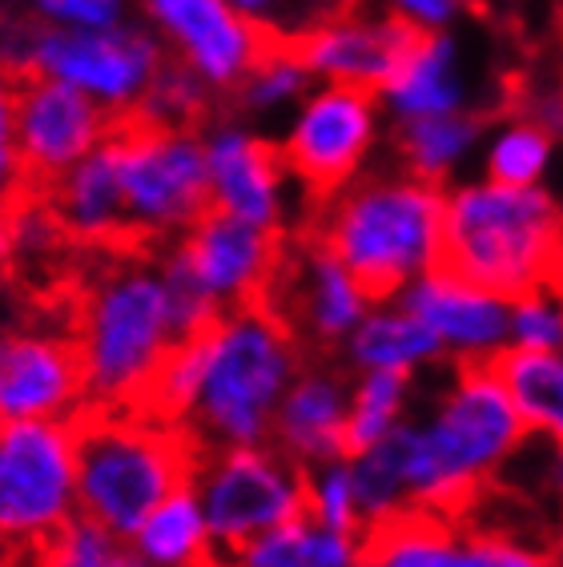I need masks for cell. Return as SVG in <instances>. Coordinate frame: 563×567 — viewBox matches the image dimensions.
<instances>
[{
    "instance_id": "obj_29",
    "label": "cell",
    "mask_w": 563,
    "mask_h": 567,
    "mask_svg": "<svg viewBox=\"0 0 563 567\" xmlns=\"http://www.w3.org/2000/svg\"><path fill=\"white\" fill-rule=\"evenodd\" d=\"M555 162H560V142L528 113H503L483 130L479 177H491L503 186H547Z\"/></svg>"
},
{
    "instance_id": "obj_26",
    "label": "cell",
    "mask_w": 563,
    "mask_h": 567,
    "mask_svg": "<svg viewBox=\"0 0 563 567\" xmlns=\"http://www.w3.org/2000/svg\"><path fill=\"white\" fill-rule=\"evenodd\" d=\"M130 556L145 567H214L217 547L194 483L165 495L125 539Z\"/></svg>"
},
{
    "instance_id": "obj_44",
    "label": "cell",
    "mask_w": 563,
    "mask_h": 567,
    "mask_svg": "<svg viewBox=\"0 0 563 567\" xmlns=\"http://www.w3.org/2000/svg\"><path fill=\"white\" fill-rule=\"evenodd\" d=\"M552 4H555V9H560V12H563V0H552Z\"/></svg>"
},
{
    "instance_id": "obj_40",
    "label": "cell",
    "mask_w": 563,
    "mask_h": 567,
    "mask_svg": "<svg viewBox=\"0 0 563 567\" xmlns=\"http://www.w3.org/2000/svg\"><path fill=\"white\" fill-rule=\"evenodd\" d=\"M547 447V443H543ZM540 487L552 495L555 503L563 507V447H547L543 451V475H540Z\"/></svg>"
},
{
    "instance_id": "obj_8",
    "label": "cell",
    "mask_w": 563,
    "mask_h": 567,
    "mask_svg": "<svg viewBox=\"0 0 563 567\" xmlns=\"http://www.w3.org/2000/svg\"><path fill=\"white\" fill-rule=\"evenodd\" d=\"M282 250L286 246L278 234H266L217 209H206L182 238L157 250L185 339L226 310L270 302Z\"/></svg>"
},
{
    "instance_id": "obj_15",
    "label": "cell",
    "mask_w": 563,
    "mask_h": 567,
    "mask_svg": "<svg viewBox=\"0 0 563 567\" xmlns=\"http://www.w3.org/2000/svg\"><path fill=\"white\" fill-rule=\"evenodd\" d=\"M85 411V374L69 330L0 327V423H76Z\"/></svg>"
},
{
    "instance_id": "obj_9",
    "label": "cell",
    "mask_w": 563,
    "mask_h": 567,
    "mask_svg": "<svg viewBox=\"0 0 563 567\" xmlns=\"http://www.w3.org/2000/svg\"><path fill=\"white\" fill-rule=\"evenodd\" d=\"M117 162L130 246L165 250L209 209L202 130H170L150 121H117L109 137Z\"/></svg>"
},
{
    "instance_id": "obj_39",
    "label": "cell",
    "mask_w": 563,
    "mask_h": 567,
    "mask_svg": "<svg viewBox=\"0 0 563 567\" xmlns=\"http://www.w3.org/2000/svg\"><path fill=\"white\" fill-rule=\"evenodd\" d=\"M520 113H528L535 125L552 133L555 142H563V85H540L531 89L520 101Z\"/></svg>"
},
{
    "instance_id": "obj_41",
    "label": "cell",
    "mask_w": 563,
    "mask_h": 567,
    "mask_svg": "<svg viewBox=\"0 0 563 567\" xmlns=\"http://www.w3.org/2000/svg\"><path fill=\"white\" fill-rule=\"evenodd\" d=\"M226 4L234 12H242L246 21L262 24V29H274V17L282 12V4H286V0H226Z\"/></svg>"
},
{
    "instance_id": "obj_34",
    "label": "cell",
    "mask_w": 563,
    "mask_h": 567,
    "mask_svg": "<svg viewBox=\"0 0 563 567\" xmlns=\"http://www.w3.org/2000/svg\"><path fill=\"white\" fill-rule=\"evenodd\" d=\"M508 350H563V278L511 298Z\"/></svg>"
},
{
    "instance_id": "obj_19",
    "label": "cell",
    "mask_w": 563,
    "mask_h": 567,
    "mask_svg": "<svg viewBox=\"0 0 563 567\" xmlns=\"http://www.w3.org/2000/svg\"><path fill=\"white\" fill-rule=\"evenodd\" d=\"M399 298L434 334L447 367H495L508 354L511 298L471 282L451 266H434Z\"/></svg>"
},
{
    "instance_id": "obj_32",
    "label": "cell",
    "mask_w": 563,
    "mask_h": 567,
    "mask_svg": "<svg viewBox=\"0 0 563 567\" xmlns=\"http://www.w3.org/2000/svg\"><path fill=\"white\" fill-rule=\"evenodd\" d=\"M209 105H214V93L190 69L165 61L141 101L137 121L170 125V130H202L209 121Z\"/></svg>"
},
{
    "instance_id": "obj_42",
    "label": "cell",
    "mask_w": 563,
    "mask_h": 567,
    "mask_svg": "<svg viewBox=\"0 0 563 567\" xmlns=\"http://www.w3.org/2000/svg\"><path fill=\"white\" fill-rule=\"evenodd\" d=\"M12 262V221H9V206H0V274Z\"/></svg>"
},
{
    "instance_id": "obj_23",
    "label": "cell",
    "mask_w": 563,
    "mask_h": 567,
    "mask_svg": "<svg viewBox=\"0 0 563 567\" xmlns=\"http://www.w3.org/2000/svg\"><path fill=\"white\" fill-rule=\"evenodd\" d=\"M44 206L53 214L65 241L85 250H125L130 246V221H125V197H121L117 162L109 142L85 162H76L53 186H44Z\"/></svg>"
},
{
    "instance_id": "obj_16",
    "label": "cell",
    "mask_w": 563,
    "mask_h": 567,
    "mask_svg": "<svg viewBox=\"0 0 563 567\" xmlns=\"http://www.w3.org/2000/svg\"><path fill=\"white\" fill-rule=\"evenodd\" d=\"M362 567H555L552 551L511 532L467 524L463 515L407 512L370 527Z\"/></svg>"
},
{
    "instance_id": "obj_28",
    "label": "cell",
    "mask_w": 563,
    "mask_h": 567,
    "mask_svg": "<svg viewBox=\"0 0 563 567\" xmlns=\"http://www.w3.org/2000/svg\"><path fill=\"white\" fill-rule=\"evenodd\" d=\"M495 374L528 439L563 447V350H508Z\"/></svg>"
},
{
    "instance_id": "obj_11",
    "label": "cell",
    "mask_w": 563,
    "mask_h": 567,
    "mask_svg": "<svg viewBox=\"0 0 563 567\" xmlns=\"http://www.w3.org/2000/svg\"><path fill=\"white\" fill-rule=\"evenodd\" d=\"M190 483L209 519L217 559L306 515V467L274 443L202 451Z\"/></svg>"
},
{
    "instance_id": "obj_5",
    "label": "cell",
    "mask_w": 563,
    "mask_h": 567,
    "mask_svg": "<svg viewBox=\"0 0 563 567\" xmlns=\"http://www.w3.org/2000/svg\"><path fill=\"white\" fill-rule=\"evenodd\" d=\"M443 266L503 298L563 278V197L491 177L455 182L443 197Z\"/></svg>"
},
{
    "instance_id": "obj_10",
    "label": "cell",
    "mask_w": 563,
    "mask_h": 567,
    "mask_svg": "<svg viewBox=\"0 0 563 567\" xmlns=\"http://www.w3.org/2000/svg\"><path fill=\"white\" fill-rule=\"evenodd\" d=\"M387 137L390 121L370 89L315 85L282 121L274 145L298 189L323 202L370 174Z\"/></svg>"
},
{
    "instance_id": "obj_27",
    "label": "cell",
    "mask_w": 563,
    "mask_h": 567,
    "mask_svg": "<svg viewBox=\"0 0 563 567\" xmlns=\"http://www.w3.org/2000/svg\"><path fill=\"white\" fill-rule=\"evenodd\" d=\"M367 532H338L298 515L222 556L214 567H362L367 559Z\"/></svg>"
},
{
    "instance_id": "obj_43",
    "label": "cell",
    "mask_w": 563,
    "mask_h": 567,
    "mask_svg": "<svg viewBox=\"0 0 563 567\" xmlns=\"http://www.w3.org/2000/svg\"><path fill=\"white\" fill-rule=\"evenodd\" d=\"M121 567H145V564H137V559L130 556V559H125V564H121Z\"/></svg>"
},
{
    "instance_id": "obj_2",
    "label": "cell",
    "mask_w": 563,
    "mask_h": 567,
    "mask_svg": "<svg viewBox=\"0 0 563 567\" xmlns=\"http://www.w3.org/2000/svg\"><path fill=\"white\" fill-rule=\"evenodd\" d=\"M523 431L495 367H451L427 411L379 443L411 512L463 515L523 455Z\"/></svg>"
},
{
    "instance_id": "obj_22",
    "label": "cell",
    "mask_w": 563,
    "mask_h": 567,
    "mask_svg": "<svg viewBox=\"0 0 563 567\" xmlns=\"http://www.w3.org/2000/svg\"><path fill=\"white\" fill-rule=\"evenodd\" d=\"M350 379L330 362H306L274 411L270 443L298 467H318L350 455L347 443Z\"/></svg>"
},
{
    "instance_id": "obj_17",
    "label": "cell",
    "mask_w": 563,
    "mask_h": 567,
    "mask_svg": "<svg viewBox=\"0 0 563 567\" xmlns=\"http://www.w3.org/2000/svg\"><path fill=\"white\" fill-rule=\"evenodd\" d=\"M270 302L290 322V330L298 334L303 347L335 354L355 334V327L367 318V310L379 298L370 295L367 286L355 278V270H347L310 234L298 246L282 250V266H278V278H274Z\"/></svg>"
},
{
    "instance_id": "obj_37",
    "label": "cell",
    "mask_w": 563,
    "mask_h": 567,
    "mask_svg": "<svg viewBox=\"0 0 563 567\" xmlns=\"http://www.w3.org/2000/svg\"><path fill=\"white\" fill-rule=\"evenodd\" d=\"M29 189L17 150V76L0 69V206H17Z\"/></svg>"
},
{
    "instance_id": "obj_25",
    "label": "cell",
    "mask_w": 563,
    "mask_h": 567,
    "mask_svg": "<svg viewBox=\"0 0 563 567\" xmlns=\"http://www.w3.org/2000/svg\"><path fill=\"white\" fill-rule=\"evenodd\" d=\"M483 130H488V121L479 113H447V117L390 125L395 165L419 182L451 189L475 169Z\"/></svg>"
},
{
    "instance_id": "obj_24",
    "label": "cell",
    "mask_w": 563,
    "mask_h": 567,
    "mask_svg": "<svg viewBox=\"0 0 563 567\" xmlns=\"http://www.w3.org/2000/svg\"><path fill=\"white\" fill-rule=\"evenodd\" d=\"M350 374H402V379L419 382L422 374L447 367L443 350L434 342V334L422 327L419 318L402 306V298H379L370 306L367 318L355 327L342 350Z\"/></svg>"
},
{
    "instance_id": "obj_36",
    "label": "cell",
    "mask_w": 563,
    "mask_h": 567,
    "mask_svg": "<svg viewBox=\"0 0 563 567\" xmlns=\"http://www.w3.org/2000/svg\"><path fill=\"white\" fill-rule=\"evenodd\" d=\"M24 21L44 29H113L133 21V0H17Z\"/></svg>"
},
{
    "instance_id": "obj_45",
    "label": "cell",
    "mask_w": 563,
    "mask_h": 567,
    "mask_svg": "<svg viewBox=\"0 0 563 567\" xmlns=\"http://www.w3.org/2000/svg\"><path fill=\"white\" fill-rule=\"evenodd\" d=\"M0 551H4V547H0ZM0 567H4V559H0Z\"/></svg>"
},
{
    "instance_id": "obj_1",
    "label": "cell",
    "mask_w": 563,
    "mask_h": 567,
    "mask_svg": "<svg viewBox=\"0 0 563 567\" xmlns=\"http://www.w3.org/2000/svg\"><path fill=\"white\" fill-rule=\"evenodd\" d=\"M306 347L274 302L217 315L182 339L150 391V411L174 423L197 451L270 443L274 411Z\"/></svg>"
},
{
    "instance_id": "obj_35",
    "label": "cell",
    "mask_w": 563,
    "mask_h": 567,
    "mask_svg": "<svg viewBox=\"0 0 563 567\" xmlns=\"http://www.w3.org/2000/svg\"><path fill=\"white\" fill-rule=\"evenodd\" d=\"M306 515L323 527H338V532H367L347 458L318 463L306 471Z\"/></svg>"
},
{
    "instance_id": "obj_30",
    "label": "cell",
    "mask_w": 563,
    "mask_h": 567,
    "mask_svg": "<svg viewBox=\"0 0 563 567\" xmlns=\"http://www.w3.org/2000/svg\"><path fill=\"white\" fill-rule=\"evenodd\" d=\"M310 89H315V76L298 56L294 41L274 37L262 49L258 61L249 65V73L238 81V89L229 93V101H234L238 117L249 121V125H282Z\"/></svg>"
},
{
    "instance_id": "obj_13",
    "label": "cell",
    "mask_w": 563,
    "mask_h": 567,
    "mask_svg": "<svg viewBox=\"0 0 563 567\" xmlns=\"http://www.w3.org/2000/svg\"><path fill=\"white\" fill-rule=\"evenodd\" d=\"M202 150H206L209 209L217 214H229L282 238L310 206V197L282 165L274 137H266L258 125L242 117L206 121Z\"/></svg>"
},
{
    "instance_id": "obj_6",
    "label": "cell",
    "mask_w": 563,
    "mask_h": 567,
    "mask_svg": "<svg viewBox=\"0 0 563 567\" xmlns=\"http://www.w3.org/2000/svg\"><path fill=\"white\" fill-rule=\"evenodd\" d=\"M202 451L150 411H85L76 419V515L130 539L170 492L194 480Z\"/></svg>"
},
{
    "instance_id": "obj_7",
    "label": "cell",
    "mask_w": 563,
    "mask_h": 567,
    "mask_svg": "<svg viewBox=\"0 0 563 567\" xmlns=\"http://www.w3.org/2000/svg\"><path fill=\"white\" fill-rule=\"evenodd\" d=\"M0 65L49 76L85 93L113 121L137 117L153 76L165 65L157 37L141 21L113 29H44L33 21L0 24Z\"/></svg>"
},
{
    "instance_id": "obj_14",
    "label": "cell",
    "mask_w": 563,
    "mask_h": 567,
    "mask_svg": "<svg viewBox=\"0 0 563 567\" xmlns=\"http://www.w3.org/2000/svg\"><path fill=\"white\" fill-rule=\"evenodd\" d=\"M133 9L165 61L190 69L214 97H229L274 41L270 29L246 21L226 0H133Z\"/></svg>"
},
{
    "instance_id": "obj_31",
    "label": "cell",
    "mask_w": 563,
    "mask_h": 567,
    "mask_svg": "<svg viewBox=\"0 0 563 567\" xmlns=\"http://www.w3.org/2000/svg\"><path fill=\"white\" fill-rule=\"evenodd\" d=\"M414 391L419 382L402 374H350V406H347V443L350 451L375 447L395 435L414 415Z\"/></svg>"
},
{
    "instance_id": "obj_12",
    "label": "cell",
    "mask_w": 563,
    "mask_h": 567,
    "mask_svg": "<svg viewBox=\"0 0 563 567\" xmlns=\"http://www.w3.org/2000/svg\"><path fill=\"white\" fill-rule=\"evenodd\" d=\"M76 515V423H0V547H41Z\"/></svg>"
},
{
    "instance_id": "obj_20",
    "label": "cell",
    "mask_w": 563,
    "mask_h": 567,
    "mask_svg": "<svg viewBox=\"0 0 563 567\" xmlns=\"http://www.w3.org/2000/svg\"><path fill=\"white\" fill-rule=\"evenodd\" d=\"M411 37V29L390 21L375 4H355L315 21L294 41V49L306 61L315 85H350L379 93L390 69L407 53Z\"/></svg>"
},
{
    "instance_id": "obj_18",
    "label": "cell",
    "mask_w": 563,
    "mask_h": 567,
    "mask_svg": "<svg viewBox=\"0 0 563 567\" xmlns=\"http://www.w3.org/2000/svg\"><path fill=\"white\" fill-rule=\"evenodd\" d=\"M113 130L117 121L85 93L49 76L17 81V150L29 186H53L76 162L98 153Z\"/></svg>"
},
{
    "instance_id": "obj_4",
    "label": "cell",
    "mask_w": 563,
    "mask_h": 567,
    "mask_svg": "<svg viewBox=\"0 0 563 567\" xmlns=\"http://www.w3.org/2000/svg\"><path fill=\"white\" fill-rule=\"evenodd\" d=\"M447 189L395 169H370L315 206V238L375 298H399L443 266Z\"/></svg>"
},
{
    "instance_id": "obj_3",
    "label": "cell",
    "mask_w": 563,
    "mask_h": 567,
    "mask_svg": "<svg viewBox=\"0 0 563 567\" xmlns=\"http://www.w3.org/2000/svg\"><path fill=\"white\" fill-rule=\"evenodd\" d=\"M69 334L85 374L89 411L150 403L165 359L185 339L157 250H113L81 286Z\"/></svg>"
},
{
    "instance_id": "obj_33",
    "label": "cell",
    "mask_w": 563,
    "mask_h": 567,
    "mask_svg": "<svg viewBox=\"0 0 563 567\" xmlns=\"http://www.w3.org/2000/svg\"><path fill=\"white\" fill-rule=\"evenodd\" d=\"M37 551H41V567H121L130 559L125 539L89 515H73Z\"/></svg>"
},
{
    "instance_id": "obj_21",
    "label": "cell",
    "mask_w": 563,
    "mask_h": 567,
    "mask_svg": "<svg viewBox=\"0 0 563 567\" xmlns=\"http://www.w3.org/2000/svg\"><path fill=\"white\" fill-rule=\"evenodd\" d=\"M375 97L390 125L447 117V113H479V76L471 69V53L459 29L411 37L407 53L390 69Z\"/></svg>"
},
{
    "instance_id": "obj_38",
    "label": "cell",
    "mask_w": 563,
    "mask_h": 567,
    "mask_svg": "<svg viewBox=\"0 0 563 567\" xmlns=\"http://www.w3.org/2000/svg\"><path fill=\"white\" fill-rule=\"evenodd\" d=\"M370 4L387 12L390 21H399L402 29H411L414 37L455 33L471 9V0H370Z\"/></svg>"
}]
</instances>
